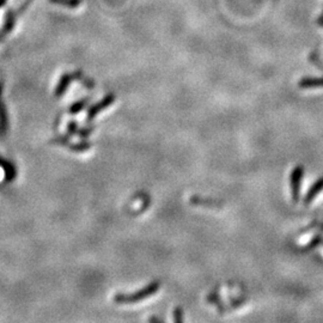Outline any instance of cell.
<instances>
[{
    "label": "cell",
    "instance_id": "cell-5",
    "mask_svg": "<svg viewBox=\"0 0 323 323\" xmlns=\"http://www.w3.org/2000/svg\"><path fill=\"white\" fill-rule=\"evenodd\" d=\"M298 86L301 87V89L323 87V77H321V78H303L299 81Z\"/></svg>",
    "mask_w": 323,
    "mask_h": 323
},
{
    "label": "cell",
    "instance_id": "cell-8",
    "mask_svg": "<svg viewBox=\"0 0 323 323\" xmlns=\"http://www.w3.org/2000/svg\"><path fill=\"white\" fill-rule=\"evenodd\" d=\"M322 236H320V235H317V236L314 237L313 240L310 241L309 243H308V244H305L303 245L301 248V251H310V250H313V249H315L317 245L320 244V243H322Z\"/></svg>",
    "mask_w": 323,
    "mask_h": 323
},
{
    "label": "cell",
    "instance_id": "cell-7",
    "mask_svg": "<svg viewBox=\"0 0 323 323\" xmlns=\"http://www.w3.org/2000/svg\"><path fill=\"white\" fill-rule=\"evenodd\" d=\"M52 4H57V5H63V6H67V7H78L79 5L81 4V0H49Z\"/></svg>",
    "mask_w": 323,
    "mask_h": 323
},
{
    "label": "cell",
    "instance_id": "cell-13",
    "mask_svg": "<svg viewBox=\"0 0 323 323\" xmlns=\"http://www.w3.org/2000/svg\"><path fill=\"white\" fill-rule=\"evenodd\" d=\"M317 24H319V25H321V26H323V12H322L321 16H320V18H319V19H317Z\"/></svg>",
    "mask_w": 323,
    "mask_h": 323
},
{
    "label": "cell",
    "instance_id": "cell-6",
    "mask_svg": "<svg viewBox=\"0 0 323 323\" xmlns=\"http://www.w3.org/2000/svg\"><path fill=\"white\" fill-rule=\"evenodd\" d=\"M190 204L195 205V206H220V202L216 201V200H211V199L207 198H202V196H198L194 195L190 196L189 199Z\"/></svg>",
    "mask_w": 323,
    "mask_h": 323
},
{
    "label": "cell",
    "instance_id": "cell-4",
    "mask_svg": "<svg viewBox=\"0 0 323 323\" xmlns=\"http://www.w3.org/2000/svg\"><path fill=\"white\" fill-rule=\"evenodd\" d=\"M322 190H323V177L319 178V180H317L315 183L310 187V189L308 190V193L305 194V196L303 199V202H304L305 206H308V205H310L311 202L315 200L316 196L319 195Z\"/></svg>",
    "mask_w": 323,
    "mask_h": 323
},
{
    "label": "cell",
    "instance_id": "cell-2",
    "mask_svg": "<svg viewBox=\"0 0 323 323\" xmlns=\"http://www.w3.org/2000/svg\"><path fill=\"white\" fill-rule=\"evenodd\" d=\"M304 168L302 165L295 166L290 176V184H291V194H292V201L298 202L301 198V186L302 178H303Z\"/></svg>",
    "mask_w": 323,
    "mask_h": 323
},
{
    "label": "cell",
    "instance_id": "cell-3",
    "mask_svg": "<svg viewBox=\"0 0 323 323\" xmlns=\"http://www.w3.org/2000/svg\"><path fill=\"white\" fill-rule=\"evenodd\" d=\"M115 99H116V96L113 95V93H109L108 96H105L104 98L102 99L101 102H99V103H97L96 105H93V107L91 108L90 111H89V115H87L89 120H92L93 117H95L97 114L99 113V111L109 107V105L113 103V102L115 101Z\"/></svg>",
    "mask_w": 323,
    "mask_h": 323
},
{
    "label": "cell",
    "instance_id": "cell-12",
    "mask_svg": "<svg viewBox=\"0 0 323 323\" xmlns=\"http://www.w3.org/2000/svg\"><path fill=\"white\" fill-rule=\"evenodd\" d=\"M149 321H150V322H160V323H163V322H164V320L158 319V317H151V319H150Z\"/></svg>",
    "mask_w": 323,
    "mask_h": 323
},
{
    "label": "cell",
    "instance_id": "cell-1",
    "mask_svg": "<svg viewBox=\"0 0 323 323\" xmlns=\"http://www.w3.org/2000/svg\"><path fill=\"white\" fill-rule=\"evenodd\" d=\"M160 287H161L160 281H152V283H150L148 286H145L142 290L137 291V292L128 293V295L119 293V295H117L114 299H115L117 303H120V304L137 303V302L144 301V299H146L149 297H152V296L156 295V293L158 292Z\"/></svg>",
    "mask_w": 323,
    "mask_h": 323
},
{
    "label": "cell",
    "instance_id": "cell-10",
    "mask_svg": "<svg viewBox=\"0 0 323 323\" xmlns=\"http://www.w3.org/2000/svg\"><path fill=\"white\" fill-rule=\"evenodd\" d=\"M172 314H174V322L176 323H182L184 321V315H183V309L180 307H176L174 311H172Z\"/></svg>",
    "mask_w": 323,
    "mask_h": 323
},
{
    "label": "cell",
    "instance_id": "cell-11",
    "mask_svg": "<svg viewBox=\"0 0 323 323\" xmlns=\"http://www.w3.org/2000/svg\"><path fill=\"white\" fill-rule=\"evenodd\" d=\"M31 1H32V0H24V1H23V4L19 6L18 10L14 11V13H16V16H18V14H22L23 12H24V11L26 10V7L29 6V4H30Z\"/></svg>",
    "mask_w": 323,
    "mask_h": 323
},
{
    "label": "cell",
    "instance_id": "cell-9",
    "mask_svg": "<svg viewBox=\"0 0 323 323\" xmlns=\"http://www.w3.org/2000/svg\"><path fill=\"white\" fill-rule=\"evenodd\" d=\"M71 79H72V77L70 75H65L64 77L61 78L60 85H59V87L57 89V95L58 96L63 95V92L65 91V89H66V87L69 86V84H70V81H71Z\"/></svg>",
    "mask_w": 323,
    "mask_h": 323
}]
</instances>
